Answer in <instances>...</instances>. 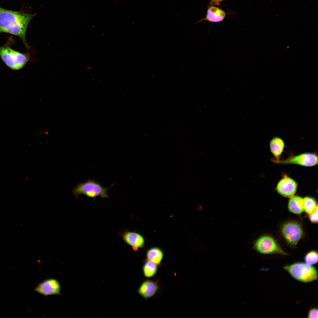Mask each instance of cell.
I'll return each instance as SVG.
<instances>
[{"instance_id": "cell-7", "label": "cell", "mask_w": 318, "mask_h": 318, "mask_svg": "<svg viewBox=\"0 0 318 318\" xmlns=\"http://www.w3.org/2000/svg\"><path fill=\"white\" fill-rule=\"evenodd\" d=\"M275 163L282 164H295L301 166L310 167L318 164L317 155L314 153H304L292 155L286 159L280 160Z\"/></svg>"}, {"instance_id": "cell-11", "label": "cell", "mask_w": 318, "mask_h": 318, "mask_svg": "<svg viewBox=\"0 0 318 318\" xmlns=\"http://www.w3.org/2000/svg\"><path fill=\"white\" fill-rule=\"evenodd\" d=\"M159 288L157 281L147 280L142 283L138 292L142 297L147 299L153 297L157 292Z\"/></svg>"}, {"instance_id": "cell-16", "label": "cell", "mask_w": 318, "mask_h": 318, "mask_svg": "<svg viewBox=\"0 0 318 318\" xmlns=\"http://www.w3.org/2000/svg\"><path fill=\"white\" fill-rule=\"evenodd\" d=\"M142 269L144 276L147 278H151L155 276L157 273L158 265L150 261L146 260Z\"/></svg>"}, {"instance_id": "cell-2", "label": "cell", "mask_w": 318, "mask_h": 318, "mask_svg": "<svg viewBox=\"0 0 318 318\" xmlns=\"http://www.w3.org/2000/svg\"><path fill=\"white\" fill-rule=\"evenodd\" d=\"M14 44V40L11 37L4 45L0 47V58L9 68L19 70L23 68L30 60L31 54L22 53L13 49L11 46Z\"/></svg>"}, {"instance_id": "cell-10", "label": "cell", "mask_w": 318, "mask_h": 318, "mask_svg": "<svg viewBox=\"0 0 318 318\" xmlns=\"http://www.w3.org/2000/svg\"><path fill=\"white\" fill-rule=\"evenodd\" d=\"M123 240L130 246L134 251H137L139 249L144 247L145 244L144 238L140 233L130 231H126L122 235Z\"/></svg>"}, {"instance_id": "cell-6", "label": "cell", "mask_w": 318, "mask_h": 318, "mask_svg": "<svg viewBox=\"0 0 318 318\" xmlns=\"http://www.w3.org/2000/svg\"><path fill=\"white\" fill-rule=\"evenodd\" d=\"M281 232L286 241L292 246H294L297 244L303 234L301 224L294 221L284 223L281 226Z\"/></svg>"}, {"instance_id": "cell-13", "label": "cell", "mask_w": 318, "mask_h": 318, "mask_svg": "<svg viewBox=\"0 0 318 318\" xmlns=\"http://www.w3.org/2000/svg\"><path fill=\"white\" fill-rule=\"evenodd\" d=\"M285 146L283 140L278 137H274L270 143V148L271 152L276 159H273L275 163L279 161V157L282 153Z\"/></svg>"}, {"instance_id": "cell-15", "label": "cell", "mask_w": 318, "mask_h": 318, "mask_svg": "<svg viewBox=\"0 0 318 318\" xmlns=\"http://www.w3.org/2000/svg\"><path fill=\"white\" fill-rule=\"evenodd\" d=\"M163 256V252L162 249L158 247H153L150 248L147 251L146 260L150 261L158 266H160Z\"/></svg>"}, {"instance_id": "cell-14", "label": "cell", "mask_w": 318, "mask_h": 318, "mask_svg": "<svg viewBox=\"0 0 318 318\" xmlns=\"http://www.w3.org/2000/svg\"><path fill=\"white\" fill-rule=\"evenodd\" d=\"M288 209L289 211L296 214L300 215L304 211L303 198L299 196H293L289 201Z\"/></svg>"}, {"instance_id": "cell-19", "label": "cell", "mask_w": 318, "mask_h": 318, "mask_svg": "<svg viewBox=\"0 0 318 318\" xmlns=\"http://www.w3.org/2000/svg\"><path fill=\"white\" fill-rule=\"evenodd\" d=\"M309 219L310 221L313 223H317L318 222V207L311 213L309 214Z\"/></svg>"}, {"instance_id": "cell-1", "label": "cell", "mask_w": 318, "mask_h": 318, "mask_svg": "<svg viewBox=\"0 0 318 318\" xmlns=\"http://www.w3.org/2000/svg\"><path fill=\"white\" fill-rule=\"evenodd\" d=\"M35 15L7 10L0 6V33H9L19 37L26 48L29 49L26 33L30 21Z\"/></svg>"}, {"instance_id": "cell-3", "label": "cell", "mask_w": 318, "mask_h": 318, "mask_svg": "<svg viewBox=\"0 0 318 318\" xmlns=\"http://www.w3.org/2000/svg\"><path fill=\"white\" fill-rule=\"evenodd\" d=\"M283 269L293 278L300 282L309 283L316 281L318 271L316 267L302 262L287 264Z\"/></svg>"}, {"instance_id": "cell-18", "label": "cell", "mask_w": 318, "mask_h": 318, "mask_svg": "<svg viewBox=\"0 0 318 318\" xmlns=\"http://www.w3.org/2000/svg\"><path fill=\"white\" fill-rule=\"evenodd\" d=\"M304 261L307 264L313 265L318 262V252L315 250L310 251L305 254L304 257Z\"/></svg>"}, {"instance_id": "cell-4", "label": "cell", "mask_w": 318, "mask_h": 318, "mask_svg": "<svg viewBox=\"0 0 318 318\" xmlns=\"http://www.w3.org/2000/svg\"><path fill=\"white\" fill-rule=\"evenodd\" d=\"M110 187L104 188L95 180L89 179L77 184L73 189L72 193L77 197L80 194H84L93 198L99 196L103 198H108L107 190Z\"/></svg>"}, {"instance_id": "cell-9", "label": "cell", "mask_w": 318, "mask_h": 318, "mask_svg": "<svg viewBox=\"0 0 318 318\" xmlns=\"http://www.w3.org/2000/svg\"><path fill=\"white\" fill-rule=\"evenodd\" d=\"M297 183L291 178L285 176L278 182L276 187L278 193L282 196L290 198L294 196L297 189Z\"/></svg>"}, {"instance_id": "cell-12", "label": "cell", "mask_w": 318, "mask_h": 318, "mask_svg": "<svg viewBox=\"0 0 318 318\" xmlns=\"http://www.w3.org/2000/svg\"><path fill=\"white\" fill-rule=\"evenodd\" d=\"M226 15V13L222 9L214 6H210L207 10L206 17L198 21L195 24L205 21L213 22L221 21L224 19Z\"/></svg>"}, {"instance_id": "cell-21", "label": "cell", "mask_w": 318, "mask_h": 318, "mask_svg": "<svg viewBox=\"0 0 318 318\" xmlns=\"http://www.w3.org/2000/svg\"><path fill=\"white\" fill-rule=\"evenodd\" d=\"M224 0H210L209 4L210 6H216L219 5L220 3Z\"/></svg>"}, {"instance_id": "cell-8", "label": "cell", "mask_w": 318, "mask_h": 318, "mask_svg": "<svg viewBox=\"0 0 318 318\" xmlns=\"http://www.w3.org/2000/svg\"><path fill=\"white\" fill-rule=\"evenodd\" d=\"M34 290L45 296L61 294L60 284L54 278H49L43 281L36 286Z\"/></svg>"}, {"instance_id": "cell-20", "label": "cell", "mask_w": 318, "mask_h": 318, "mask_svg": "<svg viewBox=\"0 0 318 318\" xmlns=\"http://www.w3.org/2000/svg\"><path fill=\"white\" fill-rule=\"evenodd\" d=\"M318 308L316 307H314L310 309L308 312L307 317L309 318H318Z\"/></svg>"}, {"instance_id": "cell-5", "label": "cell", "mask_w": 318, "mask_h": 318, "mask_svg": "<svg viewBox=\"0 0 318 318\" xmlns=\"http://www.w3.org/2000/svg\"><path fill=\"white\" fill-rule=\"evenodd\" d=\"M253 248L257 252L263 254H278L287 255L272 236L268 235L261 236L255 241Z\"/></svg>"}, {"instance_id": "cell-17", "label": "cell", "mask_w": 318, "mask_h": 318, "mask_svg": "<svg viewBox=\"0 0 318 318\" xmlns=\"http://www.w3.org/2000/svg\"><path fill=\"white\" fill-rule=\"evenodd\" d=\"M304 210L309 214L318 207L316 200L309 196H307L303 198Z\"/></svg>"}]
</instances>
